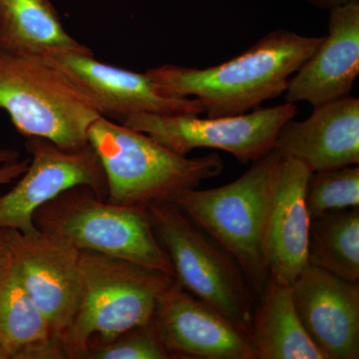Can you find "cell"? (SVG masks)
<instances>
[{"instance_id":"1","label":"cell","mask_w":359,"mask_h":359,"mask_svg":"<svg viewBox=\"0 0 359 359\" xmlns=\"http://www.w3.org/2000/svg\"><path fill=\"white\" fill-rule=\"evenodd\" d=\"M323 37L273 30L221 65L205 68L164 65L150 68L146 74L168 94L199 100L208 117L244 114L285 93L290 77Z\"/></svg>"},{"instance_id":"2","label":"cell","mask_w":359,"mask_h":359,"mask_svg":"<svg viewBox=\"0 0 359 359\" xmlns=\"http://www.w3.org/2000/svg\"><path fill=\"white\" fill-rule=\"evenodd\" d=\"M282 160V153L275 148L231 183L209 190L191 189L172 200L187 218L235 259L259 297L269 280L266 224Z\"/></svg>"},{"instance_id":"3","label":"cell","mask_w":359,"mask_h":359,"mask_svg":"<svg viewBox=\"0 0 359 359\" xmlns=\"http://www.w3.org/2000/svg\"><path fill=\"white\" fill-rule=\"evenodd\" d=\"M0 109L18 133L39 137L66 150L88 144L101 117L95 101L44 54L0 47Z\"/></svg>"},{"instance_id":"4","label":"cell","mask_w":359,"mask_h":359,"mask_svg":"<svg viewBox=\"0 0 359 359\" xmlns=\"http://www.w3.org/2000/svg\"><path fill=\"white\" fill-rule=\"evenodd\" d=\"M81 304L63 337L66 358L86 359L93 347L109 344L153 320L161 295L176 276L126 259L81 250Z\"/></svg>"},{"instance_id":"5","label":"cell","mask_w":359,"mask_h":359,"mask_svg":"<svg viewBox=\"0 0 359 359\" xmlns=\"http://www.w3.org/2000/svg\"><path fill=\"white\" fill-rule=\"evenodd\" d=\"M88 143L103 167L107 201L116 205L144 207L155 201H172L224 169L217 153L195 158L178 155L147 134L102 116L90 126Z\"/></svg>"},{"instance_id":"6","label":"cell","mask_w":359,"mask_h":359,"mask_svg":"<svg viewBox=\"0 0 359 359\" xmlns=\"http://www.w3.org/2000/svg\"><path fill=\"white\" fill-rule=\"evenodd\" d=\"M39 231L91 250L176 276L171 259L156 238L140 205H116L100 199L86 186L65 191L36 210Z\"/></svg>"},{"instance_id":"7","label":"cell","mask_w":359,"mask_h":359,"mask_svg":"<svg viewBox=\"0 0 359 359\" xmlns=\"http://www.w3.org/2000/svg\"><path fill=\"white\" fill-rule=\"evenodd\" d=\"M144 209L178 282L249 337L256 309L255 292L235 259L187 218L173 201H155Z\"/></svg>"},{"instance_id":"8","label":"cell","mask_w":359,"mask_h":359,"mask_svg":"<svg viewBox=\"0 0 359 359\" xmlns=\"http://www.w3.org/2000/svg\"><path fill=\"white\" fill-rule=\"evenodd\" d=\"M297 114L295 104L257 108L240 115L208 117L142 113L122 125L147 134L168 150L181 156L199 148L230 153L242 164L256 162L276 148L283 125Z\"/></svg>"},{"instance_id":"9","label":"cell","mask_w":359,"mask_h":359,"mask_svg":"<svg viewBox=\"0 0 359 359\" xmlns=\"http://www.w3.org/2000/svg\"><path fill=\"white\" fill-rule=\"evenodd\" d=\"M30 163L18 183L0 197V229L33 235L39 230L33 216L41 205L77 186L89 187L100 199L107 183L98 155L90 144L76 150L58 147L47 139L26 138Z\"/></svg>"},{"instance_id":"10","label":"cell","mask_w":359,"mask_h":359,"mask_svg":"<svg viewBox=\"0 0 359 359\" xmlns=\"http://www.w3.org/2000/svg\"><path fill=\"white\" fill-rule=\"evenodd\" d=\"M6 236L21 282L62 344L81 304V250L41 231L25 235L6 229Z\"/></svg>"},{"instance_id":"11","label":"cell","mask_w":359,"mask_h":359,"mask_svg":"<svg viewBox=\"0 0 359 359\" xmlns=\"http://www.w3.org/2000/svg\"><path fill=\"white\" fill-rule=\"evenodd\" d=\"M95 101L99 113L122 124L135 114L200 116V101L161 89L146 73H137L96 60L93 53L73 50L42 52Z\"/></svg>"},{"instance_id":"12","label":"cell","mask_w":359,"mask_h":359,"mask_svg":"<svg viewBox=\"0 0 359 359\" xmlns=\"http://www.w3.org/2000/svg\"><path fill=\"white\" fill-rule=\"evenodd\" d=\"M152 323L172 358L255 359L248 334L178 280L161 295Z\"/></svg>"},{"instance_id":"13","label":"cell","mask_w":359,"mask_h":359,"mask_svg":"<svg viewBox=\"0 0 359 359\" xmlns=\"http://www.w3.org/2000/svg\"><path fill=\"white\" fill-rule=\"evenodd\" d=\"M290 287L302 327L325 359H358V282L308 264Z\"/></svg>"},{"instance_id":"14","label":"cell","mask_w":359,"mask_h":359,"mask_svg":"<svg viewBox=\"0 0 359 359\" xmlns=\"http://www.w3.org/2000/svg\"><path fill=\"white\" fill-rule=\"evenodd\" d=\"M327 34L290 77L287 102L313 107L351 95L359 75V0L328 11Z\"/></svg>"},{"instance_id":"15","label":"cell","mask_w":359,"mask_h":359,"mask_svg":"<svg viewBox=\"0 0 359 359\" xmlns=\"http://www.w3.org/2000/svg\"><path fill=\"white\" fill-rule=\"evenodd\" d=\"M276 148L311 173L359 164V99L347 95L313 107L304 121L290 119Z\"/></svg>"},{"instance_id":"16","label":"cell","mask_w":359,"mask_h":359,"mask_svg":"<svg viewBox=\"0 0 359 359\" xmlns=\"http://www.w3.org/2000/svg\"><path fill=\"white\" fill-rule=\"evenodd\" d=\"M311 174L302 163L283 155L266 233L269 278L280 285H292L309 264L311 215L306 190Z\"/></svg>"},{"instance_id":"17","label":"cell","mask_w":359,"mask_h":359,"mask_svg":"<svg viewBox=\"0 0 359 359\" xmlns=\"http://www.w3.org/2000/svg\"><path fill=\"white\" fill-rule=\"evenodd\" d=\"M0 344L9 359L66 358L62 344L21 282L8 245L0 259Z\"/></svg>"},{"instance_id":"18","label":"cell","mask_w":359,"mask_h":359,"mask_svg":"<svg viewBox=\"0 0 359 359\" xmlns=\"http://www.w3.org/2000/svg\"><path fill=\"white\" fill-rule=\"evenodd\" d=\"M249 341L255 359H325L302 327L292 287L271 278L255 309Z\"/></svg>"},{"instance_id":"19","label":"cell","mask_w":359,"mask_h":359,"mask_svg":"<svg viewBox=\"0 0 359 359\" xmlns=\"http://www.w3.org/2000/svg\"><path fill=\"white\" fill-rule=\"evenodd\" d=\"M0 47L32 53H93L66 32L50 0H0Z\"/></svg>"},{"instance_id":"20","label":"cell","mask_w":359,"mask_h":359,"mask_svg":"<svg viewBox=\"0 0 359 359\" xmlns=\"http://www.w3.org/2000/svg\"><path fill=\"white\" fill-rule=\"evenodd\" d=\"M309 264L349 282L359 280V207L311 217Z\"/></svg>"},{"instance_id":"21","label":"cell","mask_w":359,"mask_h":359,"mask_svg":"<svg viewBox=\"0 0 359 359\" xmlns=\"http://www.w3.org/2000/svg\"><path fill=\"white\" fill-rule=\"evenodd\" d=\"M306 202L311 217L359 207L358 165L311 173L306 184Z\"/></svg>"},{"instance_id":"22","label":"cell","mask_w":359,"mask_h":359,"mask_svg":"<svg viewBox=\"0 0 359 359\" xmlns=\"http://www.w3.org/2000/svg\"><path fill=\"white\" fill-rule=\"evenodd\" d=\"M152 321L132 328L109 342L93 347L86 359H170Z\"/></svg>"},{"instance_id":"23","label":"cell","mask_w":359,"mask_h":359,"mask_svg":"<svg viewBox=\"0 0 359 359\" xmlns=\"http://www.w3.org/2000/svg\"><path fill=\"white\" fill-rule=\"evenodd\" d=\"M29 163L30 158L21 159L18 151L0 147V187L13 183L20 178Z\"/></svg>"},{"instance_id":"24","label":"cell","mask_w":359,"mask_h":359,"mask_svg":"<svg viewBox=\"0 0 359 359\" xmlns=\"http://www.w3.org/2000/svg\"><path fill=\"white\" fill-rule=\"evenodd\" d=\"M309 4L316 7L318 9H323V11H330L334 7L342 6L346 4L351 0H306Z\"/></svg>"},{"instance_id":"25","label":"cell","mask_w":359,"mask_h":359,"mask_svg":"<svg viewBox=\"0 0 359 359\" xmlns=\"http://www.w3.org/2000/svg\"><path fill=\"white\" fill-rule=\"evenodd\" d=\"M7 247L6 230L0 229V259L4 256Z\"/></svg>"},{"instance_id":"26","label":"cell","mask_w":359,"mask_h":359,"mask_svg":"<svg viewBox=\"0 0 359 359\" xmlns=\"http://www.w3.org/2000/svg\"><path fill=\"white\" fill-rule=\"evenodd\" d=\"M0 359H9L8 353H6V348L0 344Z\"/></svg>"}]
</instances>
